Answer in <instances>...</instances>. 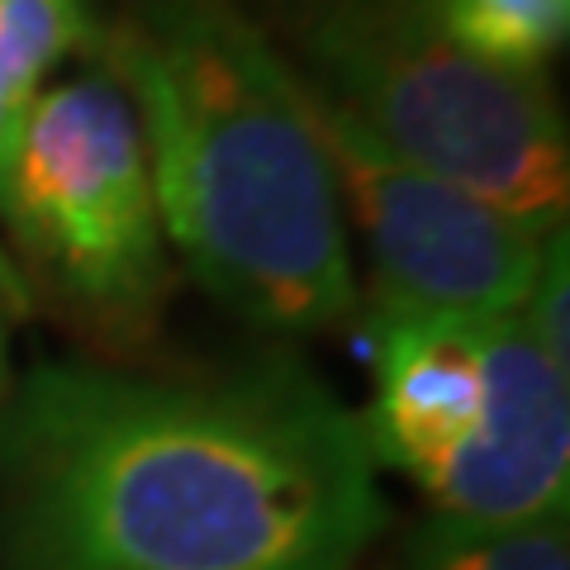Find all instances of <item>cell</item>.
I'll return each mask as SVG.
<instances>
[{"mask_svg": "<svg viewBox=\"0 0 570 570\" xmlns=\"http://www.w3.org/2000/svg\"><path fill=\"white\" fill-rule=\"evenodd\" d=\"M0 494L14 570H352L390 519L362 419L285 356L219 381L29 366Z\"/></svg>", "mask_w": 570, "mask_h": 570, "instance_id": "obj_1", "label": "cell"}, {"mask_svg": "<svg viewBox=\"0 0 570 570\" xmlns=\"http://www.w3.org/2000/svg\"><path fill=\"white\" fill-rule=\"evenodd\" d=\"M134 96L157 219L238 318L318 333L362 291L305 81L219 0H157L110 39Z\"/></svg>", "mask_w": 570, "mask_h": 570, "instance_id": "obj_2", "label": "cell"}, {"mask_svg": "<svg viewBox=\"0 0 570 570\" xmlns=\"http://www.w3.org/2000/svg\"><path fill=\"white\" fill-rule=\"evenodd\" d=\"M305 91L395 153L538 234L566 228L570 153L538 67L456 43L433 0H333L305 29Z\"/></svg>", "mask_w": 570, "mask_h": 570, "instance_id": "obj_3", "label": "cell"}, {"mask_svg": "<svg viewBox=\"0 0 570 570\" xmlns=\"http://www.w3.org/2000/svg\"><path fill=\"white\" fill-rule=\"evenodd\" d=\"M0 214L29 262L100 324L138 328L167 295L148 148L110 77L33 96L14 134Z\"/></svg>", "mask_w": 570, "mask_h": 570, "instance_id": "obj_4", "label": "cell"}, {"mask_svg": "<svg viewBox=\"0 0 570 570\" xmlns=\"http://www.w3.org/2000/svg\"><path fill=\"white\" fill-rule=\"evenodd\" d=\"M309 110L371 253V309L442 318L523 314L551 234L400 163L328 100L309 96Z\"/></svg>", "mask_w": 570, "mask_h": 570, "instance_id": "obj_5", "label": "cell"}, {"mask_svg": "<svg viewBox=\"0 0 570 570\" xmlns=\"http://www.w3.org/2000/svg\"><path fill=\"white\" fill-rule=\"evenodd\" d=\"M570 371L528 333L523 314L485 324V414L461 448L414 485L442 519L532 523L566 513Z\"/></svg>", "mask_w": 570, "mask_h": 570, "instance_id": "obj_6", "label": "cell"}, {"mask_svg": "<svg viewBox=\"0 0 570 570\" xmlns=\"http://www.w3.org/2000/svg\"><path fill=\"white\" fill-rule=\"evenodd\" d=\"M485 324L442 314H366L376 400L362 419L366 448L409 480L448 461L485 414Z\"/></svg>", "mask_w": 570, "mask_h": 570, "instance_id": "obj_7", "label": "cell"}, {"mask_svg": "<svg viewBox=\"0 0 570 570\" xmlns=\"http://www.w3.org/2000/svg\"><path fill=\"white\" fill-rule=\"evenodd\" d=\"M395 570H570L566 513L532 523L428 519L404 542Z\"/></svg>", "mask_w": 570, "mask_h": 570, "instance_id": "obj_8", "label": "cell"}, {"mask_svg": "<svg viewBox=\"0 0 570 570\" xmlns=\"http://www.w3.org/2000/svg\"><path fill=\"white\" fill-rule=\"evenodd\" d=\"M456 43L504 67H538L566 43L570 0H433Z\"/></svg>", "mask_w": 570, "mask_h": 570, "instance_id": "obj_9", "label": "cell"}, {"mask_svg": "<svg viewBox=\"0 0 570 570\" xmlns=\"http://www.w3.org/2000/svg\"><path fill=\"white\" fill-rule=\"evenodd\" d=\"M29 309H33V299H29V285L20 276V266L0 253V314H6V318H24Z\"/></svg>", "mask_w": 570, "mask_h": 570, "instance_id": "obj_10", "label": "cell"}, {"mask_svg": "<svg viewBox=\"0 0 570 570\" xmlns=\"http://www.w3.org/2000/svg\"><path fill=\"white\" fill-rule=\"evenodd\" d=\"M20 119H24V110H14V105L0 96V176H6L10 148H14V134H20Z\"/></svg>", "mask_w": 570, "mask_h": 570, "instance_id": "obj_11", "label": "cell"}, {"mask_svg": "<svg viewBox=\"0 0 570 570\" xmlns=\"http://www.w3.org/2000/svg\"><path fill=\"white\" fill-rule=\"evenodd\" d=\"M10 390V347H6V314H0V395Z\"/></svg>", "mask_w": 570, "mask_h": 570, "instance_id": "obj_12", "label": "cell"}]
</instances>
